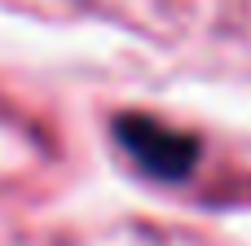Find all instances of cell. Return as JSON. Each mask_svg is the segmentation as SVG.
<instances>
[{
  "label": "cell",
  "instance_id": "6da1fadb",
  "mask_svg": "<svg viewBox=\"0 0 251 246\" xmlns=\"http://www.w3.org/2000/svg\"><path fill=\"white\" fill-rule=\"evenodd\" d=\"M119 150L154 180H185L199 167V141L181 128H168L150 114H119L115 119Z\"/></svg>",
  "mask_w": 251,
  "mask_h": 246
}]
</instances>
